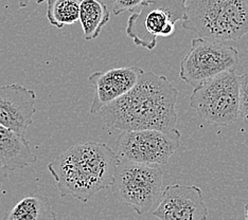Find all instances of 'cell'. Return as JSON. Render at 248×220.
Wrapping results in <instances>:
<instances>
[{
  "instance_id": "6da1fadb",
  "label": "cell",
  "mask_w": 248,
  "mask_h": 220,
  "mask_svg": "<svg viewBox=\"0 0 248 220\" xmlns=\"http://www.w3.org/2000/svg\"><path fill=\"white\" fill-rule=\"evenodd\" d=\"M178 91L165 75L144 71L137 84L100 110L105 125L121 132L176 129Z\"/></svg>"
},
{
  "instance_id": "7a4b0ae2",
  "label": "cell",
  "mask_w": 248,
  "mask_h": 220,
  "mask_svg": "<svg viewBox=\"0 0 248 220\" xmlns=\"http://www.w3.org/2000/svg\"><path fill=\"white\" fill-rule=\"evenodd\" d=\"M119 157L108 145L85 142L71 146L48 164L61 197L87 202L111 188Z\"/></svg>"
},
{
  "instance_id": "3957f363",
  "label": "cell",
  "mask_w": 248,
  "mask_h": 220,
  "mask_svg": "<svg viewBox=\"0 0 248 220\" xmlns=\"http://www.w3.org/2000/svg\"><path fill=\"white\" fill-rule=\"evenodd\" d=\"M183 28L202 38L238 41L248 34V0H187Z\"/></svg>"
},
{
  "instance_id": "277c9868",
  "label": "cell",
  "mask_w": 248,
  "mask_h": 220,
  "mask_svg": "<svg viewBox=\"0 0 248 220\" xmlns=\"http://www.w3.org/2000/svg\"><path fill=\"white\" fill-rule=\"evenodd\" d=\"M190 107L207 124L227 126L239 117V75L227 70L194 87Z\"/></svg>"
},
{
  "instance_id": "5b68a950",
  "label": "cell",
  "mask_w": 248,
  "mask_h": 220,
  "mask_svg": "<svg viewBox=\"0 0 248 220\" xmlns=\"http://www.w3.org/2000/svg\"><path fill=\"white\" fill-rule=\"evenodd\" d=\"M162 177L160 165L119 159L111 188L123 205L143 215L160 199Z\"/></svg>"
},
{
  "instance_id": "8992f818",
  "label": "cell",
  "mask_w": 248,
  "mask_h": 220,
  "mask_svg": "<svg viewBox=\"0 0 248 220\" xmlns=\"http://www.w3.org/2000/svg\"><path fill=\"white\" fill-rule=\"evenodd\" d=\"M187 0H148L127 19L126 35L136 46L155 49L157 37L171 36L184 19Z\"/></svg>"
},
{
  "instance_id": "52a82bcc",
  "label": "cell",
  "mask_w": 248,
  "mask_h": 220,
  "mask_svg": "<svg viewBox=\"0 0 248 220\" xmlns=\"http://www.w3.org/2000/svg\"><path fill=\"white\" fill-rule=\"evenodd\" d=\"M238 60V49L226 42L196 37L180 61L179 77L195 87L219 73L235 69Z\"/></svg>"
},
{
  "instance_id": "ba28073f",
  "label": "cell",
  "mask_w": 248,
  "mask_h": 220,
  "mask_svg": "<svg viewBox=\"0 0 248 220\" xmlns=\"http://www.w3.org/2000/svg\"><path fill=\"white\" fill-rule=\"evenodd\" d=\"M176 128L171 132L158 129H139L122 132L117 142L119 159L151 165H165L180 146Z\"/></svg>"
},
{
  "instance_id": "9c48e42d",
  "label": "cell",
  "mask_w": 248,
  "mask_h": 220,
  "mask_svg": "<svg viewBox=\"0 0 248 220\" xmlns=\"http://www.w3.org/2000/svg\"><path fill=\"white\" fill-rule=\"evenodd\" d=\"M153 216L159 220H206L208 207L204 193L196 185H168L162 190Z\"/></svg>"
},
{
  "instance_id": "30bf717a",
  "label": "cell",
  "mask_w": 248,
  "mask_h": 220,
  "mask_svg": "<svg viewBox=\"0 0 248 220\" xmlns=\"http://www.w3.org/2000/svg\"><path fill=\"white\" fill-rule=\"evenodd\" d=\"M36 93L19 84L0 85V124L25 134L33 123Z\"/></svg>"
},
{
  "instance_id": "8fae6325",
  "label": "cell",
  "mask_w": 248,
  "mask_h": 220,
  "mask_svg": "<svg viewBox=\"0 0 248 220\" xmlns=\"http://www.w3.org/2000/svg\"><path fill=\"white\" fill-rule=\"evenodd\" d=\"M144 70L140 67L114 68L104 72H94L88 77L94 88L89 112L99 114L100 110L128 92L139 81Z\"/></svg>"
},
{
  "instance_id": "7c38bea8",
  "label": "cell",
  "mask_w": 248,
  "mask_h": 220,
  "mask_svg": "<svg viewBox=\"0 0 248 220\" xmlns=\"http://www.w3.org/2000/svg\"><path fill=\"white\" fill-rule=\"evenodd\" d=\"M36 160L37 157L24 134L0 124V165L14 171L30 166Z\"/></svg>"
},
{
  "instance_id": "4fadbf2b",
  "label": "cell",
  "mask_w": 248,
  "mask_h": 220,
  "mask_svg": "<svg viewBox=\"0 0 248 220\" xmlns=\"http://www.w3.org/2000/svg\"><path fill=\"white\" fill-rule=\"evenodd\" d=\"M2 220H56V214L47 197L29 195L16 203Z\"/></svg>"
},
{
  "instance_id": "5bb4252c",
  "label": "cell",
  "mask_w": 248,
  "mask_h": 220,
  "mask_svg": "<svg viewBox=\"0 0 248 220\" xmlns=\"http://www.w3.org/2000/svg\"><path fill=\"white\" fill-rule=\"evenodd\" d=\"M110 12L107 5L101 0H82L78 20L83 29V36L86 41L99 37L103 27L109 21Z\"/></svg>"
},
{
  "instance_id": "9a60e30c",
  "label": "cell",
  "mask_w": 248,
  "mask_h": 220,
  "mask_svg": "<svg viewBox=\"0 0 248 220\" xmlns=\"http://www.w3.org/2000/svg\"><path fill=\"white\" fill-rule=\"evenodd\" d=\"M47 18L58 29L71 26L78 20L82 0H46Z\"/></svg>"
},
{
  "instance_id": "2e32d148",
  "label": "cell",
  "mask_w": 248,
  "mask_h": 220,
  "mask_svg": "<svg viewBox=\"0 0 248 220\" xmlns=\"http://www.w3.org/2000/svg\"><path fill=\"white\" fill-rule=\"evenodd\" d=\"M239 117L248 125V72L239 76Z\"/></svg>"
},
{
  "instance_id": "e0dca14e",
  "label": "cell",
  "mask_w": 248,
  "mask_h": 220,
  "mask_svg": "<svg viewBox=\"0 0 248 220\" xmlns=\"http://www.w3.org/2000/svg\"><path fill=\"white\" fill-rule=\"evenodd\" d=\"M148 0H112V12L115 15H120L126 11L139 9Z\"/></svg>"
},
{
  "instance_id": "ac0fdd59",
  "label": "cell",
  "mask_w": 248,
  "mask_h": 220,
  "mask_svg": "<svg viewBox=\"0 0 248 220\" xmlns=\"http://www.w3.org/2000/svg\"><path fill=\"white\" fill-rule=\"evenodd\" d=\"M8 169L3 167L2 165H0V191H1V188H2V184L3 181L8 177Z\"/></svg>"
},
{
  "instance_id": "d6986e66",
  "label": "cell",
  "mask_w": 248,
  "mask_h": 220,
  "mask_svg": "<svg viewBox=\"0 0 248 220\" xmlns=\"http://www.w3.org/2000/svg\"><path fill=\"white\" fill-rule=\"evenodd\" d=\"M31 1H35L36 3H42V2L46 1V0H18L19 8H26Z\"/></svg>"
},
{
  "instance_id": "ffe728a7",
  "label": "cell",
  "mask_w": 248,
  "mask_h": 220,
  "mask_svg": "<svg viewBox=\"0 0 248 220\" xmlns=\"http://www.w3.org/2000/svg\"><path fill=\"white\" fill-rule=\"evenodd\" d=\"M244 216H245V220H248V203H246L244 206Z\"/></svg>"
}]
</instances>
